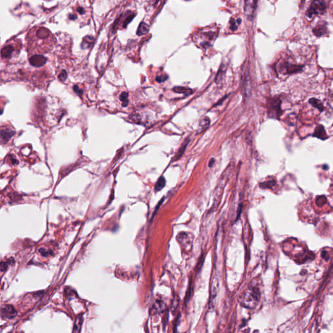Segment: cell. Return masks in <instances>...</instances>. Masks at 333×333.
<instances>
[{
	"mask_svg": "<svg viewBox=\"0 0 333 333\" xmlns=\"http://www.w3.org/2000/svg\"><path fill=\"white\" fill-rule=\"evenodd\" d=\"M179 236H180V239H185V234H183V235H182V234H179ZM190 239V238H189V237H188L187 236H186V238H185V239ZM184 241H185V240H184ZM185 244L186 245H187V244H187V242L186 241H185Z\"/></svg>",
	"mask_w": 333,
	"mask_h": 333,
	"instance_id": "30",
	"label": "cell"
},
{
	"mask_svg": "<svg viewBox=\"0 0 333 333\" xmlns=\"http://www.w3.org/2000/svg\"><path fill=\"white\" fill-rule=\"evenodd\" d=\"M15 51V48L12 44H9L4 46L1 50V57L4 59H9Z\"/></svg>",
	"mask_w": 333,
	"mask_h": 333,
	"instance_id": "10",
	"label": "cell"
},
{
	"mask_svg": "<svg viewBox=\"0 0 333 333\" xmlns=\"http://www.w3.org/2000/svg\"><path fill=\"white\" fill-rule=\"evenodd\" d=\"M313 136L318 139H320L321 140H325V139H327L329 137L327 135L325 128L322 125H319L316 128Z\"/></svg>",
	"mask_w": 333,
	"mask_h": 333,
	"instance_id": "11",
	"label": "cell"
},
{
	"mask_svg": "<svg viewBox=\"0 0 333 333\" xmlns=\"http://www.w3.org/2000/svg\"><path fill=\"white\" fill-rule=\"evenodd\" d=\"M7 267H8V265H7L6 263L1 262V271L2 272L5 271V270L7 269Z\"/></svg>",
	"mask_w": 333,
	"mask_h": 333,
	"instance_id": "29",
	"label": "cell"
},
{
	"mask_svg": "<svg viewBox=\"0 0 333 333\" xmlns=\"http://www.w3.org/2000/svg\"><path fill=\"white\" fill-rule=\"evenodd\" d=\"M327 29L326 26V23L324 22L319 23L317 26L313 28L312 30L314 35L318 37H320L322 35L325 34L327 33Z\"/></svg>",
	"mask_w": 333,
	"mask_h": 333,
	"instance_id": "8",
	"label": "cell"
},
{
	"mask_svg": "<svg viewBox=\"0 0 333 333\" xmlns=\"http://www.w3.org/2000/svg\"><path fill=\"white\" fill-rule=\"evenodd\" d=\"M94 42V38L91 36H87L83 39L81 46L82 49H87L91 47Z\"/></svg>",
	"mask_w": 333,
	"mask_h": 333,
	"instance_id": "17",
	"label": "cell"
},
{
	"mask_svg": "<svg viewBox=\"0 0 333 333\" xmlns=\"http://www.w3.org/2000/svg\"><path fill=\"white\" fill-rule=\"evenodd\" d=\"M281 100L278 98H271L269 102V116L271 118L278 119L282 114V110L280 108Z\"/></svg>",
	"mask_w": 333,
	"mask_h": 333,
	"instance_id": "3",
	"label": "cell"
},
{
	"mask_svg": "<svg viewBox=\"0 0 333 333\" xmlns=\"http://www.w3.org/2000/svg\"><path fill=\"white\" fill-rule=\"evenodd\" d=\"M259 299L258 291L255 288H249L242 296L241 304L247 308H254Z\"/></svg>",
	"mask_w": 333,
	"mask_h": 333,
	"instance_id": "1",
	"label": "cell"
},
{
	"mask_svg": "<svg viewBox=\"0 0 333 333\" xmlns=\"http://www.w3.org/2000/svg\"><path fill=\"white\" fill-rule=\"evenodd\" d=\"M327 202V198L325 196H318V198H317V201H316V203H317L318 205L321 206L323 205V204L326 203Z\"/></svg>",
	"mask_w": 333,
	"mask_h": 333,
	"instance_id": "25",
	"label": "cell"
},
{
	"mask_svg": "<svg viewBox=\"0 0 333 333\" xmlns=\"http://www.w3.org/2000/svg\"><path fill=\"white\" fill-rule=\"evenodd\" d=\"M67 78V73L66 72V70H62V72L59 74L58 76L59 80L61 81H64L65 80H66Z\"/></svg>",
	"mask_w": 333,
	"mask_h": 333,
	"instance_id": "26",
	"label": "cell"
},
{
	"mask_svg": "<svg viewBox=\"0 0 333 333\" xmlns=\"http://www.w3.org/2000/svg\"><path fill=\"white\" fill-rule=\"evenodd\" d=\"M77 11L78 13H80V15H83L84 14L85 11V9H83V7H78L77 8Z\"/></svg>",
	"mask_w": 333,
	"mask_h": 333,
	"instance_id": "31",
	"label": "cell"
},
{
	"mask_svg": "<svg viewBox=\"0 0 333 333\" xmlns=\"http://www.w3.org/2000/svg\"><path fill=\"white\" fill-rule=\"evenodd\" d=\"M198 36H200L201 37H198V38H201V39H198V40H200V44L201 46H203L204 48H207V46H210V40H212V36H214V34H212V33H201L200 34V35H198Z\"/></svg>",
	"mask_w": 333,
	"mask_h": 333,
	"instance_id": "12",
	"label": "cell"
},
{
	"mask_svg": "<svg viewBox=\"0 0 333 333\" xmlns=\"http://www.w3.org/2000/svg\"><path fill=\"white\" fill-rule=\"evenodd\" d=\"M210 124V119L208 117H204V118L202 119L200 121V123L198 125V133H202L204 131H205L207 128L209 127Z\"/></svg>",
	"mask_w": 333,
	"mask_h": 333,
	"instance_id": "13",
	"label": "cell"
},
{
	"mask_svg": "<svg viewBox=\"0 0 333 333\" xmlns=\"http://www.w3.org/2000/svg\"><path fill=\"white\" fill-rule=\"evenodd\" d=\"M241 18H238L237 20H234V19H231L230 26V29L232 31H235L236 30H237V27H238L239 24H241Z\"/></svg>",
	"mask_w": 333,
	"mask_h": 333,
	"instance_id": "24",
	"label": "cell"
},
{
	"mask_svg": "<svg viewBox=\"0 0 333 333\" xmlns=\"http://www.w3.org/2000/svg\"><path fill=\"white\" fill-rule=\"evenodd\" d=\"M308 102H309L310 104L312 105L314 108L318 109L320 112H322L324 110V106L323 103H322L319 100L316 99V98H310V99L308 100Z\"/></svg>",
	"mask_w": 333,
	"mask_h": 333,
	"instance_id": "15",
	"label": "cell"
},
{
	"mask_svg": "<svg viewBox=\"0 0 333 333\" xmlns=\"http://www.w3.org/2000/svg\"><path fill=\"white\" fill-rule=\"evenodd\" d=\"M173 90L174 92H177V93L184 94L185 96H188V95L193 93V91L191 89L184 87H175L174 88H173Z\"/></svg>",
	"mask_w": 333,
	"mask_h": 333,
	"instance_id": "18",
	"label": "cell"
},
{
	"mask_svg": "<svg viewBox=\"0 0 333 333\" xmlns=\"http://www.w3.org/2000/svg\"><path fill=\"white\" fill-rule=\"evenodd\" d=\"M257 0H245V13L248 20L251 21L253 19L256 8Z\"/></svg>",
	"mask_w": 333,
	"mask_h": 333,
	"instance_id": "4",
	"label": "cell"
},
{
	"mask_svg": "<svg viewBox=\"0 0 333 333\" xmlns=\"http://www.w3.org/2000/svg\"><path fill=\"white\" fill-rule=\"evenodd\" d=\"M15 134V132H14V131L10 130L9 129H2L1 131V141L4 142V143H6Z\"/></svg>",
	"mask_w": 333,
	"mask_h": 333,
	"instance_id": "14",
	"label": "cell"
},
{
	"mask_svg": "<svg viewBox=\"0 0 333 333\" xmlns=\"http://www.w3.org/2000/svg\"><path fill=\"white\" fill-rule=\"evenodd\" d=\"M241 83L243 91L244 92L245 95H247L248 92L250 91V75L248 70H245L243 74L241 77Z\"/></svg>",
	"mask_w": 333,
	"mask_h": 333,
	"instance_id": "7",
	"label": "cell"
},
{
	"mask_svg": "<svg viewBox=\"0 0 333 333\" xmlns=\"http://www.w3.org/2000/svg\"><path fill=\"white\" fill-rule=\"evenodd\" d=\"M280 67H282L281 69L285 71L284 74H293L301 72L304 66L300 65L290 64L288 62H286L282 64Z\"/></svg>",
	"mask_w": 333,
	"mask_h": 333,
	"instance_id": "5",
	"label": "cell"
},
{
	"mask_svg": "<svg viewBox=\"0 0 333 333\" xmlns=\"http://www.w3.org/2000/svg\"><path fill=\"white\" fill-rule=\"evenodd\" d=\"M189 139L187 138L186 140L184 141V143H183L180 148L178 150V151L177 152L176 155L174 157V161H177L182 156V155L184 154V152L185 151V149L187 148V146L188 143H189Z\"/></svg>",
	"mask_w": 333,
	"mask_h": 333,
	"instance_id": "16",
	"label": "cell"
},
{
	"mask_svg": "<svg viewBox=\"0 0 333 333\" xmlns=\"http://www.w3.org/2000/svg\"><path fill=\"white\" fill-rule=\"evenodd\" d=\"M82 322H83V318L81 317H81H80V316H78L77 318H76V321H75L73 332H80V329L81 328V325H82Z\"/></svg>",
	"mask_w": 333,
	"mask_h": 333,
	"instance_id": "21",
	"label": "cell"
},
{
	"mask_svg": "<svg viewBox=\"0 0 333 333\" xmlns=\"http://www.w3.org/2000/svg\"><path fill=\"white\" fill-rule=\"evenodd\" d=\"M148 31H149V26L147 25L146 23L141 22L139 24V26L137 29V34L139 36H141V35H146V33H148Z\"/></svg>",
	"mask_w": 333,
	"mask_h": 333,
	"instance_id": "19",
	"label": "cell"
},
{
	"mask_svg": "<svg viewBox=\"0 0 333 333\" xmlns=\"http://www.w3.org/2000/svg\"><path fill=\"white\" fill-rule=\"evenodd\" d=\"M214 163H215V160L214 159V158H212V159L210 160V162H209V166L210 167H212V166H213Z\"/></svg>",
	"mask_w": 333,
	"mask_h": 333,
	"instance_id": "32",
	"label": "cell"
},
{
	"mask_svg": "<svg viewBox=\"0 0 333 333\" xmlns=\"http://www.w3.org/2000/svg\"><path fill=\"white\" fill-rule=\"evenodd\" d=\"M73 90L74 91L76 94H78L79 95H81L83 93V90L80 89V87H79L78 85H74L73 87Z\"/></svg>",
	"mask_w": 333,
	"mask_h": 333,
	"instance_id": "28",
	"label": "cell"
},
{
	"mask_svg": "<svg viewBox=\"0 0 333 333\" xmlns=\"http://www.w3.org/2000/svg\"><path fill=\"white\" fill-rule=\"evenodd\" d=\"M1 315L6 318H12L16 315V311L11 305H6L1 310Z\"/></svg>",
	"mask_w": 333,
	"mask_h": 333,
	"instance_id": "9",
	"label": "cell"
},
{
	"mask_svg": "<svg viewBox=\"0 0 333 333\" xmlns=\"http://www.w3.org/2000/svg\"><path fill=\"white\" fill-rule=\"evenodd\" d=\"M120 100L122 102L123 107H126L128 105V93L126 92H122L119 96Z\"/></svg>",
	"mask_w": 333,
	"mask_h": 333,
	"instance_id": "23",
	"label": "cell"
},
{
	"mask_svg": "<svg viewBox=\"0 0 333 333\" xmlns=\"http://www.w3.org/2000/svg\"><path fill=\"white\" fill-rule=\"evenodd\" d=\"M326 4L323 0H313L307 11L308 18H312L316 15H321L325 11Z\"/></svg>",
	"mask_w": 333,
	"mask_h": 333,
	"instance_id": "2",
	"label": "cell"
},
{
	"mask_svg": "<svg viewBox=\"0 0 333 333\" xmlns=\"http://www.w3.org/2000/svg\"><path fill=\"white\" fill-rule=\"evenodd\" d=\"M167 78H168V76H157V77H156L155 80H156L157 82L161 83V82H163V81H165V80H167Z\"/></svg>",
	"mask_w": 333,
	"mask_h": 333,
	"instance_id": "27",
	"label": "cell"
},
{
	"mask_svg": "<svg viewBox=\"0 0 333 333\" xmlns=\"http://www.w3.org/2000/svg\"><path fill=\"white\" fill-rule=\"evenodd\" d=\"M275 185H276V182L275 180H270L261 183L260 186L262 189H267V188H272Z\"/></svg>",
	"mask_w": 333,
	"mask_h": 333,
	"instance_id": "22",
	"label": "cell"
},
{
	"mask_svg": "<svg viewBox=\"0 0 333 333\" xmlns=\"http://www.w3.org/2000/svg\"><path fill=\"white\" fill-rule=\"evenodd\" d=\"M47 62V59L42 55H34L29 58L30 64L33 67H41Z\"/></svg>",
	"mask_w": 333,
	"mask_h": 333,
	"instance_id": "6",
	"label": "cell"
},
{
	"mask_svg": "<svg viewBox=\"0 0 333 333\" xmlns=\"http://www.w3.org/2000/svg\"><path fill=\"white\" fill-rule=\"evenodd\" d=\"M165 184H166V180L164 177L163 176L160 177L155 185V191H160L162 190L163 188L165 187Z\"/></svg>",
	"mask_w": 333,
	"mask_h": 333,
	"instance_id": "20",
	"label": "cell"
}]
</instances>
